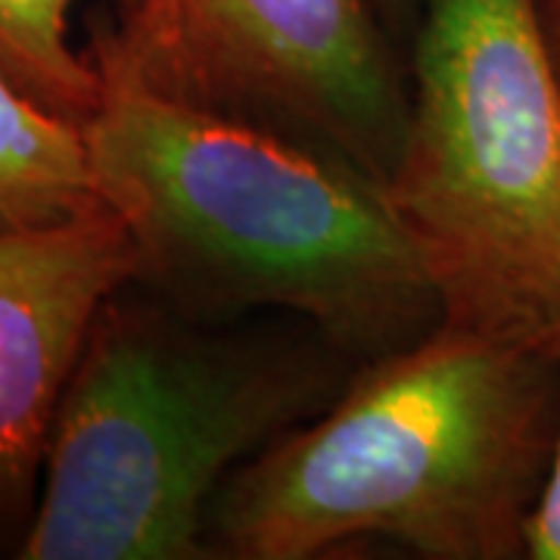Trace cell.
Wrapping results in <instances>:
<instances>
[{
	"label": "cell",
	"instance_id": "6da1fadb",
	"mask_svg": "<svg viewBox=\"0 0 560 560\" xmlns=\"http://www.w3.org/2000/svg\"><path fill=\"white\" fill-rule=\"evenodd\" d=\"M81 121L103 209L128 228L138 280L187 312L275 308L340 352L386 355L440 320L383 187L334 153L180 101L97 47Z\"/></svg>",
	"mask_w": 560,
	"mask_h": 560
},
{
	"label": "cell",
	"instance_id": "7a4b0ae2",
	"mask_svg": "<svg viewBox=\"0 0 560 560\" xmlns=\"http://www.w3.org/2000/svg\"><path fill=\"white\" fill-rule=\"evenodd\" d=\"M558 420V352L436 320L224 482L209 555L389 539L430 560L523 558Z\"/></svg>",
	"mask_w": 560,
	"mask_h": 560
},
{
	"label": "cell",
	"instance_id": "3957f363",
	"mask_svg": "<svg viewBox=\"0 0 560 560\" xmlns=\"http://www.w3.org/2000/svg\"><path fill=\"white\" fill-rule=\"evenodd\" d=\"M324 396L315 359L221 340L113 296L57 405L20 558H212L224 482Z\"/></svg>",
	"mask_w": 560,
	"mask_h": 560
},
{
	"label": "cell",
	"instance_id": "277c9868",
	"mask_svg": "<svg viewBox=\"0 0 560 560\" xmlns=\"http://www.w3.org/2000/svg\"><path fill=\"white\" fill-rule=\"evenodd\" d=\"M381 187L440 320L560 355V72L545 0H427Z\"/></svg>",
	"mask_w": 560,
	"mask_h": 560
},
{
	"label": "cell",
	"instance_id": "5b68a950",
	"mask_svg": "<svg viewBox=\"0 0 560 560\" xmlns=\"http://www.w3.org/2000/svg\"><path fill=\"white\" fill-rule=\"evenodd\" d=\"M103 54L180 101L259 121L383 184L408 84L368 0H135Z\"/></svg>",
	"mask_w": 560,
	"mask_h": 560
},
{
	"label": "cell",
	"instance_id": "8992f818",
	"mask_svg": "<svg viewBox=\"0 0 560 560\" xmlns=\"http://www.w3.org/2000/svg\"><path fill=\"white\" fill-rule=\"evenodd\" d=\"M138 280V249L109 209L0 231V526L32 517L62 389L103 305Z\"/></svg>",
	"mask_w": 560,
	"mask_h": 560
},
{
	"label": "cell",
	"instance_id": "52a82bcc",
	"mask_svg": "<svg viewBox=\"0 0 560 560\" xmlns=\"http://www.w3.org/2000/svg\"><path fill=\"white\" fill-rule=\"evenodd\" d=\"M97 209L81 125L35 101L0 62V231Z\"/></svg>",
	"mask_w": 560,
	"mask_h": 560
},
{
	"label": "cell",
	"instance_id": "ba28073f",
	"mask_svg": "<svg viewBox=\"0 0 560 560\" xmlns=\"http://www.w3.org/2000/svg\"><path fill=\"white\" fill-rule=\"evenodd\" d=\"M81 0H0V62L22 88L66 119L84 121L101 101V69L72 44ZM135 7V0H119Z\"/></svg>",
	"mask_w": 560,
	"mask_h": 560
},
{
	"label": "cell",
	"instance_id": "9c48e42d",
	"mask_svg": "<svg viewBox=\"0 0 560 560\" xmlns=\"http://www.w3.org/2000/svg\"><path fill=\"white\" fill-rule=\"evenodd\" d=\"M523 558L533 560H560V420L551 464L541 482L536 508L526 523V551Z\"/></svg>",
	"mask_w": 560,
	"mask_h": 560
},
{
	"label": "cell",
	"instance_id": "30bf717a",
	"mask_svg": "<svg viewBox=\"0 0 560 560\" xmlns=\"http://www.w3.org/2000/svg\"><path fill=\"white\" fill-rule=\"evenodd\" d=\"M545 20H548V38H551V50H555V62L560 72V0H545Z\"/></svg>",
	"mask_w": 560,
	"mask_h": 560
},
{
	"label": "cell",
	"instance_id": "8fae6325",
	"mask_svg": "<svg viewBox=\"0 0 560 560\" xmlns=\"http://www.w3.org/2000/svg\"><path fill=\"white\" fill-rule=\"evenodd\" d=\"M374 3H381V7H386V10H405L411 0H374Z\"/></svg>",
	"mask_w": 560,
	"mask_h": 560
}]
</instances>
